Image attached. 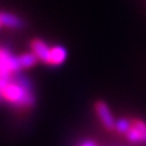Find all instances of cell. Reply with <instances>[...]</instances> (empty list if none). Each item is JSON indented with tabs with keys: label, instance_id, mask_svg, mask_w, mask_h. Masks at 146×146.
Masks as SVG:
<instances>
[{
	"label": "cell",
	"instance_id": "1",
	"mask_svg": "<svg viewBox=\"0 0 146 146\" xmlns=\"http://www.w3.org/2000/svg\"><path fill=\"white\" fill-rule=\"evenodd\" d=\"M14 77H0L1 96L5 101L17 108H32L36 104L33 85L28 77L17 72Z\"/></svg>",
	"mask_w": 146,
	"mask_h": 146
},
{
	"label": "cell",
	"instance_id": "2",
	"mask_svg": "<svg viewBox=\"0 0 146 146\" xmlns=\"http://www.w3.org/2000/svg\"><path fill=\"white\" fill-rule=\"evenodd\" d=\"M22 69L19 58L14 56L7 49H0V77L10 78L14 73Z\"/></svg>",
	"mask_w": 146,
	"mask_h": 146
},
{
	"label": "cell",
	"instance_id": "3",
	"mask_svg": "<svg viewBox=\"0 0 146 146\" xmlns=\"http://www.w3.org/2000/svg\"><path fill=\"white\" fill-rule=\"evenodd\" d=\"M126 136L132 144L146 145V123L141 119H133L131 129L126 133Z\"/></svg>",
	"mask_w": 146,
	"mask_h": 146
},
{
	"label": "cell",
	"instance_id": "4",
	"mask_svg": "<svg viewBox=\"0 0 146 146\" xmlns=\"http://www.w3.org/2000/svg\"><path fill=\"white\" fill-rule=\"evenodd\" d=\"M95 110L96 114H98L100 122L103 123V126L108 129H115V118L111 114L109 106L106 105L104 101H98L95 104Z\"/></svg>",
	"mask_w": 146,
	"mask_h": 146
},
{
	"label": "cell",
	"instance_id": "5",
	"mask_svg": "<svg viewBox=\"0 0 146 146\" xmlns=\"http://www.w3.org/2000/svg\"><path fill=\"white\" fill-rule=\"evenodd\" d=\"M31 49L32 51L37 55L38 60L42 62L45 64H49L50 63V51H51V48H49L48 44L44 42L42 40H33L31 42Z\"/></svg>",
	"mask_w": 146,
	"mask_h": 146
},
{
	"label": "cell",
	"instance_id": "6",
	"mask_svg": "<svg viewBox=\"0 0 146 146\" xmlns=\"http://www.w3.org/2000/svg\"><path fill=\"white\" fill-rule=\"evenodd\" d=\"M0 21L3 26H7L9 28H23L25 27V21L19 18L18 15H14L12 13L0 12Z\"/></svg>",
	"mask_w": 146,
	"mask_h": 146
},
{
	"label": "cell",
	"instance_id": "7",
	"mask_svg": "<svg viewBox=\"0 0 146 146\" xmlns=\"http://www.w3.org/2000/svg\"><path fill=\"white\" fill-rule=\"evenodd\" d=\"M67 59V49L62 45H56L51 48L50 51V63L49 66H60Z\"/></svg>",
	"mask_w": 146,
	"mask_h": 146
},
{
	"label": "cell",
	"instance_id": "8",
	"mask_svg": "<svg viewBox=\"0 0 146 146\" xmlns=\"http://www.w3.org/2000/svg\"><path fill=\"white\" fill-rule=\"evenodd\" d=\"M18 58H19V63H21L22 68H31V67H33L38 62L37 55H36L33 51H31V53H25V54H22V55H19Z\"/></svg>",
	"mask_w": 146,
	"mask_h": 146
},
{
	"label": "cell",
	"instance_id": "9",
	"mask_svg": "<svg viewBox=\"0 0 146 146\" xmlns=\"http://www.w3.org/2000/svg\"><path fill=\"white\" fill-rule=\"evenodd\" d=\"M131 127H132V121H129L127 118H121L119 121L115 122V129L118 132H121V133L126 135L131 129Z\"/></svg>",
	"mask_w": 146,
	"mask_h": 146
},
{
	"label": "cell",
	"instance_id": "10",
	"mask_svg": "<svg viewBox=\"0 0 146 146\" xmlns=\"http://www.w3.org/2000/svg\"><path fill=\"white\" fill-rule=\"evenodd\" d=\"M80 146H96V144L94 141H91V140H85V141L81 142Z\"/></svg>",
	"mask_w": 146,
	"mask_h": 146
},
{
	"label": "cell",
	"instance_id": "11",
	"mask_svg": "<svg viewBox=\"0 0 146 146\" xmlns=\"http://www.w3.org/2000/svg\"><path fill=\"white\" fill-rule=\"evenodd\" d=\"M0 99H3V96H1V88H0Z\"/></svg>",
	"mask_w": 146,
	"mask_h": 146
},
{
	"label": "cell",
	"instance_id": "12",
	"mask_svg": "<svg viewBox=\"0 0 146 146\" xmlns=\"http://www.w3.org/2000/svg\"><path fill=\"white\" fill-rule=\"evenodd\" d=\"M1 26H3V25H1V21H0V27H1Z\"/></svg>",
	"mask_w": 146,
	"mask_h": 146
}]
</instances>
